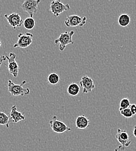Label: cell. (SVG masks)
I'll list each match as a JSON object with an SVG mask.
<instances>
[{"label":"cell","instance_id":"20","mask_svg":"<svg viewBox=\"0 0 136 151\" xmlns=\"http://www.w3.org/2000/svg\"><path fill=\"white\" fill-rule=\"evenodd\" d=\"M120 112V114L126 118H130V117H133L134 116V115L133 114V113L132 112V111L129 108H127V109H123Z\"/></svg>","mask_w":136,"mask_h":151},{"label":"cell","instance_id":"21","mask_svg":"<svg viewBox=\"0 0 136 151\" xmlns=\"http://www.w3.org/2000/svg\"><path fill=\"white\" fill-rule=\"evenodd\" d=\"M129 108L130 109L133 114L135 116L136 114V104H132L130 106Z\"/></svg>","mask_w":136,"mask_h":151},{"label":"cell","instance_id":"24","mask_svg":"<svg viewBox=\"0 0 136 151\" xmlns=\"http://www.w3.org/2000/svg\"><path fill=\"white\" fill-rule=\"evenodd\" d=\"M133 135L135 136V137L136 138V126H135L134 129H133Z\"/></svg>","mask_w":136,"mask_h":151},{"label":"cell","instance_id":"1","mask_svg":"<svg viewBox=\"0 0 136 151\" xmlns=\"http://www.w3.org/2000/svg\"><path fill=\"white\" fill-rule=\"evenodd\" d=\"M26 84V81H23L20 84H17L12 80L8 81V91L11 96H19L29 95L30 90L28 88H24L23 86Z\"/></svg>","mask_w":136,"mask_h":151},{"label":"cell","instance_id":"12","mask_svg":"<svg viewBox=\"0 0 136 151\" xmlns=\"http://www.w3.org/2000/svg\"><path fill=\"white\" fill-rule=\"evenodd\" d=\"M9 116L12 122L15 123H18L20 121L24 120L26 119V116L24 112L18 111L17 105H14L12 107Z\"/></svg>","mask_w":136,"mask_h":151},{"label":"cell","instance_id":"13","mask_svg":"<svg viewBox=\"0 0 136 151\" xmlns=\"http://www.w3.org/2000/svg\"><path fill=\"white\" fill-rule=\"evenodd\" d=\"M76 127L79 130H84L89 127L90 120L85 115L78 116L76 119Z\"/></svg>","mask_w":136,"mask_h":151},{"label":"cell","instance_id":"22","mask_svg":"<svg viewBox=\"0 0 136 151\" xmlns=\"http://www.w3.org/2000/svg\"><path fill=\"white\" fill-rule=\"evenodd\" d=\"M6 60H7L6 56H4V55L0 56V68H1V66L2 64L3 63V62L6 61Z\"/></svg>","mask_w":136,"mask_h":151},{"label":"cell","instance_id":"4","mask_svg":"<svg viewBox=\"0 0 136 151\" xmlns=\"http://www.w3.org/2000/svg\"><path fill=\"white\" fill-rule=\"evenodd\" d=\"M49 124L52 130L55 133L62 134L66 132L71 131V129L64 122L58 120L57 116H53L52 119L50 120Z\"/></svg>","mask_w":136,"mask_h":151},{"label":"cell","instance_id":"18","mask_svg":"<svg viewBox=\"0 0 136 151\" xmlns=\"http://www.w3.org/2000/svg\"><path fill=\"white\" fill-rule=\"evenodd\" d=\"M60 80V77L58 74L56 73H52L48 77V81L52 85L57 84Z\"/></svg>","mask_w":136,"mask_h":151},{"label":"cell","instance_id":"3","mask_svg":"<svg viewBox=\"0 0 136 151\" xmlns=\"http://www.w3.org/2000/svg\"><path fill=\"white\" fill-rule=\"evenodd\" d=\"M70 9L69 4H63L61 0H53L50 4V11L55 17H58L62 13Z\"/></svg>","mask_w":136,"mask_h":151},{"label":"cell","instance_id":"17","mask_svg":"<svg viewBox=\"0 0 136 151\" xmlns=\"http://www.w3.org/2000/svg\"><path fill=\"white\" fill-rule=\"evenodd\" d=\"M36 25V21L32 17L27 18L23 22V26L26 29L32 30Z\"/></svg>","mask_w":136,"mask_h":151},{"label":"cell","instance_id":"2","mask_svg":"<svg viewBox=\"0 0 136 151\" xmlns=\"http://www.w3.org/2000/svg\"><path fill=\"white\" fill-rule=\"evenodd\" d=\"M74 35L75 32L73 30L70 32L66 31L60 34L59 37L55 40L54 42L56 45H59V50L60 51H63L68 45L74 44L73 40V36Z\"/></svg>","mask_w":136,"mask_h":151},{"label":"cell","instance_id":"23","mask_svg":"<svg viewBox=\"0 0 136 151\" xmlns=\"http://www.w3.org/2000/svg\"><path fill=\"white\" fill-rule=\"evenodd\" d=\"M125 150H126L125 148H124L122 145H120L115 149V151H125Z\"/></svg>","mask_w":136,"mask_h":151},{"label":"cell","instance_id":"25","mask_svg":"<svg viewBox=\"0 0 136 151\" xmlns=\"http://www.w3.org/2000/svg\"><path fill=\"white\" fill-rule=\"evenodd\" d=\"M1 45H2V42H1V41H0V47L1 46Z\"/></svg>","mask_w":136,"mask_h":151},{"label":"cell","instance_id":"8","mask_svg":"<svg viewBox=\"0 0 136 151\" xmlns=\"http://www.w3.org/2000/svg\"><path fill=\"white\" fill-rule=\"evenodd\" d=\"M8 61V70L10 75L16 78L19 73V65L16 60L17 55L14 52H11L9 55L6 56Z\"/></svg>","mask_w":136,"mask_h":151},{"label":"cell","instance_id":"7","mask_svg":"<svg viewBox=\"0 0 136 151\" xmlns=\"http://www.w3.org/2000/svg\"><path fill=\"white\" fill-rule=\"evenodd\" d=\"M87 18L86 17H80L77 15L68 16L65 21V24L68 27H83L86 23Z\"/></svg>","mask_w":136,"mask_h":151},{"label":"cell","instance_id":"9","mask_svg":"<svg viewBox=\"0 0 136 151\" xmlns=\"http://www.w3.org/2000/svg\"><path fill=\"white\" fill-rule=\"evenodd\" d=\"M80 86L83 89V94L91 93L96 87L93 78L86 75L82 76L80 81Z\"/></svg>","mask_w":136,"mask_h":151},{"label":"cell","instance_id":"11","mask_svg":"<svg viewBox=\"0 0 136 151\" xmlns=\"http://www.w3.org/2000/svg\"><path fill=\"white\" fill-rule=\"evenodd\" d=\"M116 138L120 145L125 148L129 147L132 142L129 139V136L127 132L120 129H118L117 130Z\"/></svg>","mask_w":136,"mask_h":151},{"label":"cell","instance_id":"16","mask_svg":"<svg viewBox=\"0 0 136 151\" xmlns=\"http://www.w3.org/2000/svg\"><path fill=\"white\" fill-rule=\"evenodd\" d=\"M11 120L9 114L3 112H0V125L5 126L6 128H9Z\"/></svg>","mask_w":136,"mask_h":151},{"label":"cell","instance_id":"6","mask_svg":"<svg viewBox=\"0 0 136 151\" xmlns=\"http://www.w3.org/2000/svg\"><path fill=\"white\" fill-rule=\"evenodd\" d=\"M18 40L14 45V48H26L32 44L33 35L29 32H26L24 34L20 33L18 36Z\"/></svg>","mask_w":136,"mask_h":151},{"label":"cell","instance_id":"15","mask_svg":"<svg viewBox=\"0 0 136 151\" xmlns=\"http://www.w3.org/2000/svg\"><path fill=\"white\" fill-rule=\"evenodd\" d=\"M80 91V87L78 84L76 83H72L68 86L67 88V91L68 94L71 96L78 95Z\"/></svg>","mask_w":136,"mask_h":151},{"label":"cell","instance_id":"14","mask_svg":"<svg viewBox=\"0 0 136 151\" xmlns=\"http://www.w3.org/2000/svg\"><path fill=\"white\" fill-rule=\"evenodd\" d=\"M117 21H118L119 24L121 27H125L128 26L129 25V24L130 23L131 18H130V17L128 14H123L119 16Z\"/></svg>","mask_w":136,"mask_h":151},{"label":"cell","instance_id":"10","mask_svg":"<svg viewBox=\"0 0 136 151\" xmlns=\"http://www.w3.org/2000/svg\"><path fill=\"white\" fill-rule=\"evenodd\" d=\"M4 17L7 20L9 24L14 29L20 27L23 24L24 21L18 13L14 12L11 14H5Z\"/></svg>","mask_w":136,"mask_h":151},{"label":"cell","instance_id":"19","mask_svg":"<svg viewBox=\"0 0 136 151\" xmlns=\"http://www.w3.org/2000/svg\"><path fill=\"white\" fill-rule=\"evenodd\" d=\"M131 105L130 101L128 98H123L120 102V108H119V111H121L123 109L129 108L130 106Z\"/></svg>","mask_w":136,"mask_h":151},{"label":"cell","instance_id":"5","mask_svg":"<svg viewBox=\"0 0 136 151\" xmlns=\"http://www.w3.org/2000/svg\"><path fill=\"white\" fill-rule=\"evenodd\" d=\"M41 0H24L21 5L23 11L27 12L30 17L33 18L34 15L39 9V4Z\"/></svg>","mask_w":136,"mask_h":151}]
</instances>
